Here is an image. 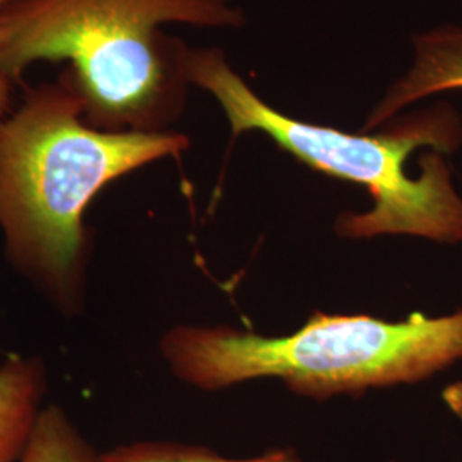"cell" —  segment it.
<instances>
[{
  "mask_svg": "<svg viewBox=\"0 0 462 462\" xmlns=\"http://www.w3.org/2000/svg\"><path fill=\"white\" fill-rule=\"evenodd\" d=\"M162 347L173 372L202 389L281 377L300 394L324 397L425 379L461 360L462 310L404 322L315 314L288 337L180 328L166 334Z\"/></svg>",
  "mask_w": 462,
  "mask_h": 462,
  "instance_id": "4",
  "label": "cell"
},
{
  "mask_svg": "<svg viewBox=\"0 0 462 462\" xmlns=\"http://www.w3.org/2000/svg\"><path fill=\"white\" fill-rule=\"evenodd\" d=\"M238 0H14L0 11L13 84L38 62H64L86 120L103 131H170L182 116L189 45L168 24L240 30Z\"/></svg>",
  "mask_w": 462,
  "mask_h": 462,
  "instance_id": "2",
  "label": "cell"
},
{
  "mask_svg": "<svg viewBox=\"0 0 462 462\" xmlns=\"http://www.w3.org/2000/svg\"><path fill=\"white\" fill-rule=\"evenodd\" d=\"M189 144L175 131L91 125L67 70L34 88L0 122V230L9 259L64 314H76L83 303L88 206L106 185L180 156Z\"/></svg>",
  "mask_w": 462,
  "mask_h": 462,
  "instance_id": "1",
  "label": "cell"
},
{
  "mask_svg": "<svg viewBox=\"0 0 462 462\" xmlns=\"http://www.w3.org/2000/svg\"><path fill=\"white\" fill-rule=\"evenodd\" d=\"M11 88L13 81L9 79L5 67H4V57H2V40H0V122L7 116L9 105H11Z\"/></svg>",
  "mask_w": 462,
  "mask_h": 462,
  "instance_id": "9",
  "label": "cell"
},
{
  "mask_svg": "<svg viewBox=\"0 0 462 462\" xmlns=\"http://www.w3.org/2000/svg\"><path fill=\"white\" fill-rule=\"evenodd\" d=\"M462 89V26L442 24L413 36L408 69L380 97L365 120L370 133L437 95Z\"/></svg>",
  "mask_w": 462,
  "mask_h": 462,
  "instance_id": "5",
  "label": "cell"
},
{
  "mask_svg": "<svg viewBox=\"0 0 462 462\" xmlns=\"http://www.w3.org/2000/svg\"><path fill=\"white\" fill-rule=\"evenodd\" d=\"M11 2H14V0H0V11H2L5 5H9Z\"/></svg>",
  "mask_w": 462,
  "mask_h": 462,
  "instance_id": "11",
  "label": "cell"
},
{
  "mask_svg": "<svg viewBox=\"0 0 462 462\" xmlns=\"http://www.w3.org/2000/svg\"><path fill=\"white\" fill-rule=\"evenodd\" d=\"M185 70L190 88L216 99L233 137L264 134L317 171L364 185L372 209L341 216V235L461 242L462 198L444 160L462 143L461 116L450 103L401 116L383 133L351 134L282 114L252 89L217 47H190Z\"/></svg>",
  "mask_w": 462,
  "mask_h": 462,
  "instance_id": "3",
  "label": "cell"
},
{
  "mask_svg": "<svg viewBox=\"0 0 462 462\" xmlns=\"http://www.w3.org/2000/svg\"><path fill=\"white\" fill-rule=\"evenodd\" d=\"M19 462H98V454L60 408L50 406L40 411Z\"/></svg>",
  "mask_w": 462,
  "mask_h": 462,
  "instance_id": "7",
  "label": "cell"
},
{
  "mask_svg": "<svg viewBox=\"0 0 462 462\" xmlns=\"http://www.w3.org/2000/svg\"><path fill=\"white\" fill-rule=\"evenodd\" d=\"M447 406L462 420V383H452L444 391Z\"/></svg>",
  "mask_w": 462,
  "mask_h": 462,
  "instance_id": "10",
  "label": "cell"
},
{
  "mask_svg": "<svg viewBox=\"0 0 462 462\" xmlns=\"http://www.w3.org/2000/svg\"><path fill=\"white\" fill-rule=\"evenodd\" d=\"M98 462H300L290 450H274L255 459H226L200 447L141 442L116 447L98 456Z\"/></svg>",
  "mask_w": 462,
  "mask_h": 462,
  "instance_id": "8",
  "label": "cell"
},
{
  "mask_svg": "<svg viewBox=\"0 0 462 462\" xmlns=\"http://www.w3.org/2000/svg\"><path fill=\"white\" fill-rule=\"evenodd\" d=\"M40 358H11L0 366V462L21 461L45 394Z\"/></svg>",
  "mask_w": 462,
  "mask_h": 462,
  "instance_id": "6",
  "label": "cell"
}]
</instances>
